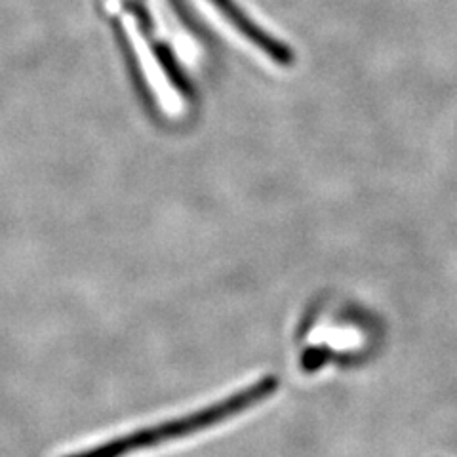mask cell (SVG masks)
<instances>
[{
  "mask_svg": "<svg viewBox=\"0 0 457 457\" xmlns=\"http://www.w3.org/2000/svg\"><path fill=\"white\" fill-rule=\"evenodd\" d=\"M277 391H278V378L267 376L262 379H255L252 385H248V387L233 393L231 396L220 400L216 404L196 410L189 413V416L170 420L154 427L139 428V431L132 435L114 438L107 442V445L80 452L77 455H69V457H124L132 452L161 446L164 442L191 436L195 433L206 431V428L225 423L227 420H233L240 416V413H245L246 410L265 403V400L273 396Z\"/></svg>",
  "mask_w": 457,
  "mask_h": 457,
  "instance_id": "cell-1",
  "label": "cell"
},
{
  "mask_svg": "<svg viewBox=\"0 0 457 457\" xmlns=\"http://www.w3.org/2000/svg\"><path fill=\"white\" fill-rule=\"evenodd\" d=\"M210 3L221 12V16H223L227 21L233 23V27L237 29V31H238L240 35H245L255 48H260V50H262L265 55H269L270 60H273L275 63L284 65V67L294 65L295 55H294L292 48L286 46L284 42L277 40L275 37L267 35L260 25H255V23L246 16V13L242 12V10L235 4V0H210Z\"/></svg>",
  "mask_w": 457,
  "mask_h": 457,
  "instance_id": "cell-2",
  "label": "cell"
}]
</instances>
